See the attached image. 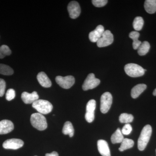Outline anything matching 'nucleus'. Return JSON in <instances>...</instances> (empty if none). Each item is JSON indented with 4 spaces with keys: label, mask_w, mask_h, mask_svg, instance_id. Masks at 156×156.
Masks as SVG:
<instances>
[{
    "label": "nucleus",
    "mask_w": 156,
    "mask_h": 156,
    "mask_svg": "<svg viewBox=\"0 0 156 156\" xmlns=\"http://www.w3.org/2000/svg\"><path fill=\"white\" fill-rule=\"evenodd\" d=\"M152 129L149 125H146L143 128L137 141V147L140 151L145 149L150 139Z\"/></svg>",
    "instance_id": "1"
},
{
    "label": "nucleus",
    "mask_w": 156,
    "mask_h": 156,
    "mask_svg": "<svg viewBox=\"0 0 156 156\" xmlns=\"http://www.w3.org/2000/svg\"><path fill=\"white\" fill-rule=\"evenodd\" d=\"M30 122L34 128L39 131H44L48 127L46 118L39 113H35L31 115Z\"/></svg>",
    "instance_id": "2"
},
{
    "label": "nucleus",
    "mask_w": 156,
    "mask_h": 156,
    "mask_svg": "<svg viewBox=\"0 0 156 156\" xmlns=\"http://www.w3.org/2000/svg\"><path fill=\"white\" fill-rule=\"evenodd\" d=\"M32 106L39 113L46 115L50 113L53 109L52 104L47 100L38 99L32 104Z\"/></svg>",
    "instance_id": "3"
},
{
    "label": "nucleus",
    "mask_w": 156,
    "mask_h": 156,
    "mask_svg": "<svg viewBox=\"0 0 156 156\" xmlns=\"http://www.w3.org/2000/svg\"><path fill=\"white\" fill-rule=\"evenodd\" d=\"M125 71L128 76L132 77L142 76L144 74V69L135 63H128L125 66Z\"/></svg>",
    "instance_id": "4"
},
{
    "label": "nucleus",
    "mask_w": 156,
    "mask_h": 156,
    "mask_svg": "<svg viewBox=\"0 0 156 156\" xmlns=\"http://www.w3.org/2000/svg\"><path fill=\"white\" fill-rule=\"evenodd\" d=\"M100 110L103 114L109 110L112 103V96L110 92H105L101 97Z\"/></svg>",
    "instance_id": "5"
},
{
    "label": "nucleus",
    "mask_w": 156,
    "mask_h": 156,
    "mask_svg": "<svg viewBox=\"0 0 156 156\" xmlns=\"http://www.w3.org/2000/svg\"><path fill=\"white\" fill-rule=\"evenodd\" d=\"M100 83V80L95 78L94 74H89L83 84V90L84 91H87L89 89H94L97 87Z\"/></svg>",
    "instance_id": "6"
},
{
    "label": "nucleus",
    "mask_w": 156,
    "mask_h": 156,
    "mask_svg": "<svg viewBox=\"0 0 156 156\" xmlns=\"http://www.w3.org/2000/svg\"><path fill=\"white\" fill-rule=\"evenodd\" d=\"M114 41L113 35L109 30H105L102 36L97 42L98 48L107 47L112 44Z\"/></svg>",
    "instance_id": "7"
},
{
    "label": "nucleus",
    "mask_w": 156,
    "mask_h": 156,
    "mask_svg": "<svg viewBox=\"0 0 156 156\" xmlns=\"http://www.w3.org/2000/svg\"><path fill=\"white\" fill-rule=\"evenodd\" d=\"M56 83L65 89H69L75 83V80L73 76H68L65 77L57 76L56 78Z\"/></svg>",
    "instance_id": "8"
},
{
    "label": "nucleus",
    "mask_w": 156,
    "mask_h": 156,
    "mask_svg": "<svg viewBox=\"0 0 156 156\" xmlns=\"http://www.w3.org/2000/svg\"><path fill=\"white\" fill-rule=\"evenodd\" d=\"M96 108V101L91 99L88 101L87 105V112L85 119L88 122L91 123L95 119V110Z\"/></svg>",
    "instance_id": "9"
},
{
    "label": "nucleus",
    "mask_w": 156,
    "mask_h": 156,
    "mask_svg": "<svg viewBox=\"0 0 156 156\" xmlns=\"http://www.w3.org/2000/svg\"><path fill=\"white\" fill-rule=\"evenodd\" d=\"M24 142L21 140L13 138L5 140L3 144V147L6 149L17 150L23 146Z\"/></svg>",
    "instance_id": "10"
},
{
    "label": "nucleus",
    "mask_w": 156,
    "mask_h": 156,
    "mask_svg": "<svg viewBox=\"0 0 156 156\" xmlns=\"http://www.w3.org/2000/svg\"><path fill=\"white\" fill-rule=\"evenodd\" d=\"M69 16L72 19L77 18L81 13V9L79 3L76 1H72L67 7Z\"/></svg>",
    "instance_id": "11"
},
{
    "label": "nucleus",
    "mask_w": 156,
    "mask_h": 156,
    "mask_svg": "<svg viewBox=\"0 0 156 156\" xmlns=\"http://www.w3.org/2000/svg\"><path fill=\"white\" fill-rule=\"evenodd\" d=\"M14 129V124L10 120H3L0 121V134H8Z\"/></svg>",
    "instance_id": "12"
},
{
    "label": "nucleus",
    "mask_w": 156,
    "mask_h": 156,
    "mask_svg": "<svg viewBox=\"0 0 156 156\" xmlns=\"http://www.w3.org/2000/svg\"><path fill=\"white\" fill-rule=\"evenodd\" d=\"M104 28L103 26H98L95 30L91 32L89 34V38L91 42L95 43L98 41L104 32Z\"/></svg>",
    "instance_id": "13"
},
{
    "label": "nucleus",
    "mask_w": 156,
    "mask_h": 156,
    "mask_svg": "<svg viewBox=\"0 0 156 156\" xmlns=\"http://www.w3.org/2000/svg\"><path fill=\"white\" fill-rule=\"evenodd\" d=\"M98 149L102 156H111L110 150L108 144L104 140H99L97 142Z\"/></svg>",
    "instance_id": "14"
},
{
    "label": "nucleus",
    "mask_w": 156,
    "mask_h": 156,
    "mask_svg": "<svg viewBox=\"0 0 156 156\" xmlns=\"http://www.w3.org/2000/svg\"><path fill=\"white\" fill-rule=\"evenodd\" d=\"M21 98L25 104H33L35 101L38 100L39 95L35 91L32 93L24 92H23L21 95Z\"/></svg>",
    "instance_id": "15"
},
{
    "label": "nucleus",
    "mask_w": 156,
    "mask_h": 156,
    "mask_svg": "<svg viewBox=\"0 0 156 156\" xmlns=\"http://www.w3.org/2000/svg\"><path fill=\"white\" fill-rule=\"evenodd\" d=\"M37 79L39 83L42 87L45 88H49L51 87L52 83L45 73L41 72L39 73L37 76Z\"/></svg>",
    "instance_id": "16"
},
{
    "label": "nucleus",
    "mask_w": 156,
    "mask_h": 156,
    "mask_svg": "<svg viewBox=\"0 0 156 156\" xmlns=\"http://www.w3.org/2000/svg\"><path fill=\"white\" fill-rule=\"evenodd\" d=\"M145 84H140L136 85L131 89V96L133 98H136L146 89Z\"/></svg>",
    "instance_id": "17"
},
{
    "label": "nucleus",
    "mask_w": 156,
    "mask_h": 156,
    "mask_svg": "<svg viewBox=\"0 0 156 156\" xmlns=\"http://www.w3.org/2000/svg\"><path fill=\"white\" fill-rule=\"evenodd\" d=\"M144 7L148 13L154 14L156 11V0H146L144 2Z\"/></svg>",
    "instance_id": "18"
},
{
    "label": "nucleus",
    "mask_w": 156,
    "mask_h": 156,
    "mask_svg": "<svg viewBox=\"0 0 156 156\" xmlns=\"http://www.w3.org/2000/svg\"><path fill=\"white\" fill-rule=\"evenodd\" d=\"M129 37L132 39L133 42V47L134 50H137L139 46L141 44V42L138 40L140 34L138 32L133 31L129 34Z\"/></svg>",
    "instance_id": "19"
},
{
    "label": "nucleus",
    "mask_w": 156,
    "mask_h": 156,
    "mask_svg": "<svg viewBox=\"0 0 156 156\" xmlns=\"http://www.w3.org/2000/svg\"><path fill=\"white\" fill-rule=\"evenodd\" d=\"M62 133L65 135H69L70 137H72L74 134V129L72 124L70 122L65 123L62 130Z\"/></svg>",
    "instance_id": "20"
},
{
    "label": "nucleus",
    "mask_w": 156,
    "mask_h": 156,
    "mask_svg": "<svg viewBox=\"0 0 156 156\" xmlns=\"http://www.w3.org/2000/svg\"><path fill=\"white\" fill-rule=\"evenodd\" d=\"M111 139L112 142L114 144L122 143L124 139V137L120 128L117 129L115 132L112 135Z\"/></svg>",
    "instance_id": "21"
},
{
    "label": "nucleus",
    "mask_w": 156,
    "mask_h": 156,
    "mask_svg": "<svg viewBox=\"0 0 156 156\" xmlns=\"http://www.w3.org/2000/svg\"><path fill=\"white\" fill-rule=\"evenodd\" d=\"M150 49V45L147 41L143 42L137 49V53L140 56H144L147 54Z\"/></svg>",
    "instance_id": "22"
},
{
    "label": "nucleus",
    "mask_w": 156,
    "mask_h": 156,
    "mask_svg": "<svg viewBox=\"0 0 156 156\" xmlns=\"http://www.w3.org/2000/svg\"><path fill=\"white\" fill-rule=\"evenodd\" d=\"M134 145V141L133 140L128 138H124L121 143V146L119 148V150L120 151H123L133 147Z\"/></svg>",
    "instance_id": "23"
},
{
    "label": "nucleus",
    "mask_w": 156,
    "mask_h": 156,
    "mask_svg": "<svg viewBox=\"0 0 156 156\" xmlns=\"http://www.w3.org/2000/svg\"><path fill=\"white\" fill-rule=\"evenodd\" d=\"M14 73V70L11 67L4 64H0V74L4 75H12Z\"/></svg>",
    "instance_id": "24"
},
{
    "label": "nucleus",
    "mask_w": 156,
    "mask_h": 156,
    "mask_svg": "<svg viewBox=\"0 0 156 156\" xmlns=\"http://www.w3.org/2000/svg\"><path fill=\"white\" fill-rule=\"evenodd\" d=\"M144 23V21L142 17H136L133 21V27L136 31L140 30L143 28Z\"/></svg>",
    "instance_id": "25"
},
{
    "label": "nucleus",
    "mask_w": 156,
    "mask_h": 156,
    "mask_svg": "<svg viewBox=\"0 0 156 156\" xmlns=\"http://www.w3.org/2000/svg\"><path fill=\"white\" fill-rule=\"evenodd\" d=\"M119 120L120 122L129 124L133 122L134 117L133 115L127 113H122L120 115Z\"/></svg>",
    "instance_id": "26"
},
{
    "label": "nucleus",
    "mask_w": 156,
    "mask_h": 156,
    "mask_svg": "<svg viewBox=\"0 0 156 156\" xmlns=\"http://www.w3.org/2000/svg\"><path fill=\"white\" fill-rule=\"evenodd\" d=\"M0 53L5 56H9L11 54V51L8 46L3 45L0 47Z\"/></svg>",
    "instance_id": "27"
},
{
    "label": "nucleus",
    "mask_w": 156,
    "mask_h": 156,
    "mask_svg": "<svg viewBox=\"0 0 156 156\" xmlns=\"http://www.w3.org/2000/svg\"><path fill=\"white\" fill-rule=\"evenodd\" d=\"M132 128L130 124H126L122 130V133L124 135H128L132 131Z\"/></svg>",
    "instance_id": "28"
},
{
    "label": "nucleus",
    "mask_w": 156,
    "mask_h": 156,
    "mask_svg": "<svg viewBox=\"0 0 156 156\" xmlns=\"http://www.w3.org/2000/svg\"><path fill=\"white\" fill-rule=\"evenodd\" d=\"M92 3L95 7L100 8V7L105 6L108 3V1L107 0H93L92 1Z\"/></svg>",
    "instance_id": "29"
},
{
    "label": "nucleus",
    "mask_w": 156,
    "mask_h": 156,
    "mask_svg": "<svg viewBox=\"0 0 156 156\" xmlns=\"http://www.w3.org/2000/svg\"><path fill=\"white\" fill-rule=\"evenodd\" d=\"M15 92L14 89H9L7 91L6 94V98L8 101H11L14 99L15 97Z\"/></svg>",
    "instance_id": "30"
},
{
    "label": "nucleus",
    "mask_w": 156,
    "mask_h": 156,
    "mask_svg": "<svg viewBox=\"0 0 156 156\" xmlns=\"http://www.w3.org/2000/svg\"><path fill=\"white\" fill-rule=\"evenodd\" d=\"M6 83L4 80L0 79V97H2L5 93Z\"/></svg>",
    "instance_id": "31"
},
{
    "label": "nucleus",
    "mask_w": 156,
    "mask_h": 156,
    "mask_svg": "<svg viewBox=\"0 0 156 156\" xmlns=\"http://www.w3.org/2000/svg\"><path fill=\"white\" fill-rule=\"evenodd\" d=\"M45 156H58V153L56 151H53L50 154H47Z\"/></svg>",
    "instance_id": "32"
},
{
    "label": "nucleus",
    "mask_w": 156,
    "mask_h": 156,
    "mask_svg": "<svg viewBox=\"0 0 156 156\" xmlns=\"http://www.w3.org/2000/svg\"><path fill=\"white\" fill-rule=\"evenodd\" d=\"M5 55H3L2 53H0V58H3L5 57Z\"/></svg>",
    "instance_id": "33"
},
{
    "label": "nucleus",
    "mask_w": 156,
    "mask_h": 156,
    "mask_svg": "<svg viewBox=\"0 0 156 156\" xmlns=\"http://www.w3.org/2000/svg\"><path fill=\"white\" fill-rule=\"evenodd\" d=\"M153 94L154 96H156V89H155L154 90Z\"/></svg>",
    "instance_id": "34"
},
{
    "label": "nucleus",
    "mask_w": 156,
    "mask_h": 156,
    "mask_svg": "<svg viewBox=\"0 0 156 156\" xmlns=\"http://www.w3.org/2000/svg\"></svg>",
    "instance_id": "35"
},
{
    "label": "nucleus",
    "mask_w": 156,
    "mask_h": 156,
    "mask_svg": "<svg viewBox=\"0 0 156 156\" xmlns=\"http://www.w3.org/2000/svg\"></svg>",
    "instance_id": "36"
}]
</instances>
